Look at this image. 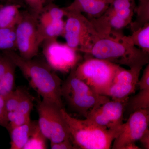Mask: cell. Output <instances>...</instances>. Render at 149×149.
<instances>
[{"instance_id": "cell-1", "label": "cell", "mask_w": 149, "mask_h": 149, "mask_svg": "<svg viewBox=\"0 0 149 149\" xmlns=\"http://www.w3.org/2000/svg\"><path fill=\"white\" fill-rule=\"evenodd\" d=\"M3 54L21 70L43 101L63 108L61 79L47 63L32 59H25L13 50L4 51Z\"/></svg>"}, {"instance_id": "cell-2", "label": "cell", "mask_w": 149, "mask_h": 149, "mask_svg": "<svg viewBox=\"0 0 149 149\" xmlns=\"http://www.w3.org/2000/svg\"><path fill=\"white\" fill-rule=\"evenodd\" d=\"M85 55L87 58L100 59L129 68H143L149 64V54L129 43L121 32L99 37Z\"/></svg>"}, {"instance_id": "cell-3", "label": "cell", "mask_w": 149, "mask_h": 149, "mask_svg": "<svg viewBox=\"0 0 149 149\" xmlns=\"http://www.w3.org/2000/svg\"><path fill=\"white\" fill-rule=\"evenodd\" d=\"M61 111L68 127L71 141L77 149H110L122 130L123 125L117 129H107L88 118L82 120L72 117L64 108Z\"/></svg>"}, {"instance_id": "cell-4", "label": "cell", "mask_w": 149, "mask_h": 149, "mask_svg": "<svg viewBox=\"0 0 149 149\" xmlns=\"http://www.w3.org/2000/svg\"><path fill=\"white\" fill-rule=\"evenodd\" d=\"M75 68L62 84V97L72 110L86 118L92 110L110 99L96 93L78 78L74 73Z\"/></svg>"}, {"instance_id": "cell-5", "label": "cell", "mask_w": 149, "mask_h": 149, "mask_svg": "<svg viewBox=\"0 0 149 149\" xmlns=\"http://www.w3.org/2000/svg\"><path fill=\"white\" fill-rule=\"evenodd\" d=\"M119 66L104 60L87 58L75 67L74 73L93 91L106 96Z\"/></svg>"}, {"instance_id": "cell-6", "label": "cell", "mask_w": 149, "mask_h": 149, "mask_svg": "<svg viewBox=\"0 0 149 149\" xmlns=\"http://www.w3.org/2000/svg\"><path fill=\"white\" fill-rule=\"evenodd\" d=\"M65 11L67 19L62 36L70 47L87 55L98 38V35L91 20L82 13Z\"/></svg>"}, {"instance_id": "cell-7", "label": "cell", "mask_w": 149, "mask_h": 149, "mask_svg": "<svg viewBox=\"0 0 149 149\" xmlns=\"http://www.w3.org/2000/svg\"><path fill=\"white\" fill-rule=\"evenodd\" d=\"M39 16L29 10L22 12L21 18L15 26V42L19 56L25 59L37 56L40 46L37 29Z\"/></svg>"}, {"instance_id": "cell-8", "label": "cell", "mask_w": 149, "mask_h": 149, "mask_svg": "<svg viewBox=\"0 0 149 149\" xmlns=\"http://www.w3.org/2000/svg\"><path fill=\"white\" fill-rule=\"evenodd\" d=\"M42 45L43 54L47 64L53 70L68 72L77 66L81 60L77 51L65 43L60 42L57 39L44 41Z\"/></svg>"}, {"instance_id": "cell-9", "label": "cell", "mask_w": 149, "mask_h": 149, "mask_svg": "<svg viewBox=\"0 0 149 149\" xmlns=\"http://www.w3.org/2000/svg\"><path fill=\"white\" fill-rule=\"evenodd\" d=\"M149 109H140L130 113L113 141L111 148L123 149L128 144L136 143L149 129Z\"/></svg>"}, {"instance_id": "cell-10", "label": "cell", "mask_w": 149, "mask_h": 149, "mask_svg": "<svg viewBox=\"0 0 149 149\" xmlns=\"http://www.w3.org/2000/svg\"><path fill=\"white\" fill-rule=\"evenodd\" d=\"M127 101L110 99L92 110L85 118L107 129L120 128L123 123Z\"/></svg>"}, {"instance_id": "cell-11", "label": "cell", "mask_w": 149, "mask_h": 149, "mask_svg": "<svg viewBox=\"0 0 149 149\" xmlns=\"http://www.w3.org/2000/svg\"><path fill=\"white\" fill-rule=\"evenodd\" d=\"M142 67L126 69L119 65L106 96L111 100L127 101L136 92Z\"/></svg>"}, {"instance_id": "cell-12", "label": "cell", "mask_w": 149, "mask_h": 149, "mask_svg": "<svg viewBox=\"0 0 149 149\" xmlns=\"http://www.w3.org/2000/svg\"><path fill=\"white\" fill-rule=\"evenodd\" d=\"M59 107L50 104L51 143H56L70 139V134Z\"/></svg>"}, {"instance_id": "cell-13", "label": "cell", "mask_w": 149, "mask_h": 149, "mask_svg": "<svg viewBox=\"0 0 149 149\" xmlns=\"http://www.w3.org/2000/svg\"><path fill=\"white\" fill-rule=\"evenodd\" d=\"M36 122L30 120L23 125L10 130L11 149H23L31 135Z\"/></svg>"}, {"instance_id": "cell-14", "label": "cell", "mask_w": 149, "mask_h": 149, "mask_svg": "<svg viewBox=\"0 0 149 149\" xmlns=\"http://www.w3.org/2000/svg\"><path fill=\"white\" fill-rule=\"evenodd\" d=\"M21 6L16 3L0 6V28L15 27L21 17Z\"/></svg>"}, {"instance_id": "cell-15", "label": "cell", "mask_w": 149, "mask_h": 149, "mask_svg": "<svg viewBox=\"0 0 149 149\" xmlns=\"http://www.w3.org/2000/svg\"><path fill=\"white\" fill-rule=\"evenodd\" d=\"M65 23L63 19L42 24L38 23L37 34L38 42L40 45L45 40L57 39L58 36H62L64 32Z\"/></svg>"}, {"instance_id": "cell-16", "label": "cell", "mask_w": 149, "mask_h": 149, "mask_svg": "<svg viewBox=\"0 0 149 149\" xmlns=\"http://www.w3.org/2000/svg\"><path fill=\"white\" fill-rule=\"evenodd\" d=\"M125 38L130 44L149 54V22L132 31Z\"/></svg>"}, {"instance_id": "cell-17", "label": "cell", "mask_w": 149, "mask_h": 149, "mask_svg": "<svg viewBox=\"0 0 149 149\" xmlns=\"http://www.w3.org/2000/svg\"><path fill=\"white\" fill-rule=\"evenodd\" d=\"M66 11L63 8H61L53 3L47 4L38 18L39 24H46L63 19L66 15Z\"/></svg>"}, {"instance_id": "cell-18", "label": "cell", "mask_w": 149, "mask_h": 149, "mask_svg": "<svg viewBox=\"0 0 149 149\" xmlns=\"http://www.w3.org/2000/svg\"><path fill=\"white\" fill-rule=\"evenodd\" d=\"M37 110L39 114L38 124L40 130L47 139H50L51 117L50 103L42 101L38 104Z\"/></svg>"}, {"instance_id": "cell-19", "label": "cell", "mask_w": 149, "mask_h": 149, "mask_svg": "<svg viewBox=\"0 0 149 149\" xmlns=\"http://www.w3.org/2000/svg\"><path fill=\"white\" fill-rule=\"evenodd\" d=\"M142 109H149V89L140 90L137 95L129 98L125 111H128L130 115L133 112Z\"/></svg>"}, {"instance_id": "cell-20", "label": "cell", "mask_w": 149, "mask_h": 149, "mask_svg": "<svg viewBox=\"0 0 149 149\" xmlns=\"http://www.w3.org/2000/svg\"><path fill=\"white\" fill-rule=\"evenodd\" d=\"M16 67L10 60L6 71L0 80V96L4 98L13 91Z\"/></svg>"}, {"instance_id": "cell-21", "label": "cell", "mask_w": 149, "mask_h": 149, "mask_svg": "<svg viewBox=\"0 0 149 149\" xmlns=\"http://www.w3.org/2000/svg\"><path fill=\"white\" fill-rule=\"evenodd\" d=\"M47 138L40 130L36 121L29 139L23 149H46L48 148Z\"/></svg>"}, {"instance_id": "cell-22", "label": "cell", "mask_w": 149, "mask_h": 149, "mask_svg": "<svg viewBox=\"0 0 149 149\" xmlns=\"http://www.w3.org/2000/svg\"><path fill=\"white\" fill-rule=\"evenodd\" d=\"M139 6L136 8L137 16L135 21L130 23L131 31L149 22V0H139Z\"/></svg>"}, {"instance_id": "cell-23", "label": "cell", "mask_w": 149, "mask_h": 149, "mask_svg": "<svg viewBox=\"0 0 149 149\" xmlns=\"http://www.w3.org/2000/svg\"><path fill=\"white\" fill-rule=\"evenodd\" d=\"M25 90L21 87L17 88L5 98L6 109L8 112L16 110Z\"/></svg>"}, {"instance_id": "cell-24", "label": "cell", "mask_w": 149, "mask_h": 149, "mask_svg": "<svg viewBox=\"0 0 149 149\" xmlns=\"http://www.w3.org/2000/svg\"><path fill=\"white\" fill-rule=\"evenodd\" d=\"M7 118L8 123L7 129L9 131L23 125L31 120L30 117L26 116L16 110L8 112Z\"/></svg>"}, {"instance_id": "cell-25", "label": "cell", "mask_w": 149, "mask_h": 149, "mask_svg": "<svg viewBox=\"0 0 149 149\" xmlns=\"http://www.w3.org/2000/svg\"><path fill=\"white\" fill-rule=\"evenodd\" d=\"M15 31H0V50H13L16 48Z\"/></svg>"}, {"instance_id": "cell-26", "label": "cell", "mask_w": 149, "mask_h": 149, "mask_svg": "<svg viewBox=\"0 0 149 149\" xmlns=\"http://www.w3.org/2000/svg\"><path fill=\"white\" fill-rule=\"evenodd\" d=\"M34 98L26 90L24 91L18 104L16 111L20 113L30 117V113L33 108Z\"/></svg>"}, {"instance_id": "cell-27", "label": "cell", "mask_w": 149, "mask_h": 149, "mask_svg": "<svg viewBox=\"0 0 149 149\" xmlns=\"http://www.w3.org/2000/svg\"><path fill=\"white\" fill-rule=\"evenodd\" d=\"M128 8L136 9L135 0H114L107 9L115 12Z\"/></svg>"}, {"instance_id": "cell-28", "label": "cell", "mask_w": 149, "mask_h": 149, "mask_svg": "<svg viewBox=\"0 0 149 149\" xmlns=\"http://www.w3.org/2000/svg\"><path fill=\"white\" fill-rule=\"evenodd\" d=\"M29 10L39 16L46 5V0H24Z\"/></svg>"}, {"instance_id": "cell-29", "label": "cell", "mask_w": 149, "mask_h": 149, "mask_svg": "<svg viewBox=\"0 0 149 149\" xmlns=\"http://www.w3.org/2000/svg\"><path fill=\"white\" fill-rule=\"evenodd\" d=\"M7 113L5 99L2 96H0V125L6 128L8 123Z\"/></svg>"}, {"instance_id": "cell-30", "label": "cell", "mask_w": 149, "mask_h": 149, "mask_svg": "<svg viewBox=\"0 0 149 149\" xmlns=\"http://www.w3.org/2000/svg\"><path fill=\"white\" fill-rule=\"evenodd\" d=\"M137 86L140 90L149 89V64L146 65L141 79L139 80Z\"/></svg>"}, {"instance_id": "cell-31", "label": "cell", "mask_w": 149, "mask_h": 149, "mask_svg": "<svg viewBox=\"0 0 149 149\" xmlns=\"http://www.w3.org/2000/svg\"><path fill=\"white\" fill-rule=\"evenodd\" d=\"M51 148L52 149H77L70 139L58 143H51Z\"/></svg>"}, {"instance_id": "cell-32", "label": "cell", "mask_w": 149, "mask_h": 149, "mask_svg": "<svg viewBox=\"0 0 149 149\" xmlns=\"http://www.w3.org/2000/svg\"><path fill=\"white\" fill-rule=\"evenodd\" d=\"M10 61V59L5 55L4 56H2L0 60V80L6 71Z\"/></svg>"}, {"instance_id": "cell-33", "label": "cell", "mask_w": 149, "mask_h": 149, "mask_svg": "<svg viewBox=\"0 0 149 149\" xmlns=\"http://www.w3.org/2000/svg\"><path fill=\"white\" fill-rule=\"evenodd\" d=\"M142 147L145 149H149V130L148 129L139 139Z\"/></svg>"}, {"instance_id": "cell-34", "label": "cell", "mask_w": 149, "mask_h": 149, "mask_svg": "<svg viewBox=\"0 0 149 149\" xmlns=\"http://www.w3.org/2000/svg\"><path fill=\"white\" fill-rule=\"evenodd\" d=\"M142 148L136 145V143H131L126 145L123 148V149H141Z\"/></svg>"}, {"instance_id": "cell-35", "label": "cell", "mask_w": 149, "mask_h": 149, "mask_svg": "<svg viewBox=\"0 0 149 149\" xmlns=\"http://www.w3.org/2000/svg\"><path fill=\"white\" fill-rule=\"evenodd\" d=\"M0 1H6L10 3H16L22 5L20 0H0Z\"/></svg>"}, {"instance_id": "cell-36", "label": "cell", "mask_w": 149, "mask_h": 149, "mask_svg": "<svg viewBox=\"0 0 149 149\" xmlns=\"http://www.w3.org/2000/svg\"><path fill=\"white\" fill-rule=\"evenodd\" d=\"M56 0H46V4L49 3H53Z\"/></svg>"}, {"instance_id": "cell-37", "label": "cell", "mask_w": 149, "mask_h": 149, "mask_svg": "<svg viewBox=\"0 0 149 149\" xmlns=\"http://www.w3.org/2000/svg\"><path fill=\"white\" fill-rule=\"evenodd\" d=\"M1 56H0V60H1Z\"/></svg>"}, {"instance_id": "cell-38", "label": "cell", "mask_w": 149, "mask_h": 149, "mask_svg": "<svg viewBox=\"0 0 149 149\" xmlns=\"http://www.w3.org/2000/svg\"></svg>"}]
</instances>
